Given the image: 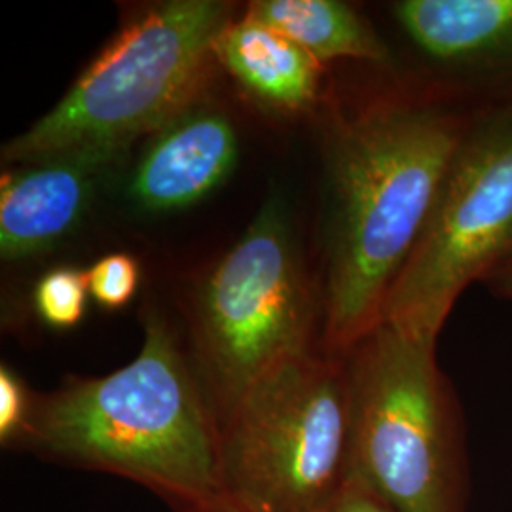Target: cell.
<instances>
[{
  "mask_svg": "<svg viewBox=\"0 0 512 512\" xmlns=\"http://www.w3.org/2000/svg\"><path fill=\"white\" fill-rule=\"evenodd\" d=\"M395 14L408 37L439 61L512 63V0H404Z\"/></svg>",
  "mask_w": 512,
  "mask_h": 512,
  "instance_id": "obj_10",
  "label": "cell"
},
{
  "mask_svg": "<svg viewBox=\"0 0 512 512\" xmlns=\"http://www.w3.org/2000/svg\"><path fill=\"white\" fill-rule=\"evenodd\" d=\"M188 512H253L245 507H241L236 501L224 497L217 503H211V505H205V507H196V509H186Z\"/></svg>",
  "mask_w": 512,
  "mask_h": 512,
  "instance_id": "obj_18",
  "label": "cell"
},
{
  "mask_svg": "<svg viewBox=\"0 0 512 512\" xmlns=\"http://www.w3.org/2000/svg\"><path fill=\"white\" fill-rule=\"evenodd\" d=\"M344 359L353 471L399 512H467L465 429L437 344L380 323Z\"/></svg>",
  "mask_w": 512,
  "mask_h": 512,
  "instance_id": "obj_4",
  "label": "cell"
},
{
  "mask_svg": "<svg viewBox=\"0 0 512 512\" xmlns=\"http://www.w3.org/2000/svg\"><path fill=\"white\" fill-rule=\"evenodd\" d=\"M486 283L492 287L495 294L512 300V260L497 268L494 274L486 279Z\"/></svg>",
  "mask_w": 512,
  "mask_h": 512,
  "instance_id": "obj_17",
  "label": "cell"
},
{
  "mask_svg": "<svg viewBox=\"0 0 512 512\" xmlns=\"http://www.w3.org/2000/svg\"><path fill=\"white\" fill-rule=\"evenodd\" d=\"M33 401L27 395L25 385L18 376L2 366L0 368V440L2 444H12L25 437L31 420Z\"/></svg>",
  "mask_w": 512,
  "mask_h": 512,
  "instance_id": "obj_15",
  "label": "cell"
},
{
  "mask_svg": "<svg viewBox=\"0 0 512 512\" xmlns=\"http://www.w3.org/2000/svg\"><path fill=\"white\" fill-rule=\"evenodd\" d=\"M512 260V107L469 126L382 323L435 342L461 293Z\"/></svg>",
  "mask_w": 512,
  "mask_h": 512,
  "instance_id": "obj_6",
  "label": "cell"
},
{
  "mask_svg": "<svg viewBox=\"0 0 512 512\" xmlns=\"http://www.w3.org/2000/svg\"><path fill=\"white\" fill-rule=\"evenodd\" d=\"M321 512H399L384 495L378 494L365 478L351 471L344 486Z\"/></svg>",
  "mask_w": 512,
  "mask_h": 512,
  "instance_id": "obj_16",
  "label": "cell"
},
{
  "mask_svg": "<svg viewBox=\"0 0 512 512\" xmlns=\"http://www.w3.org/2000/svg\"><path fill=\"white\" fill-rule=\"evenodd\" d=\"M217 423L224 492L249 511L321 512L353 471L344 355H294Z\"/></svg>",
  "mask_w": 512,
  "mask_h": 512,
  "instance_id": "obj_5",
  "label": "cell"
},
{
  "mask_svg": "<svg viewBox=\"0 0 512 512\" xmlns=\"http://www.w3.org/2000/svg\"><path fill=\"white\" fill-rule=\"evenodd\" d=\"M217 0L162 2L126 25L69 93L2 150L10 164L63 154L116 160L147 133H158L200 90L215 40L230 23Z\"/></svg>",
  "mask_w": 512,
  "mask_h": 512,
  "instance_id": "obj_3",
  "label": "cell"
},
{
  "mask_svg": "<svg viewBox=\"0 0 512 512\" xmlns=\"http://www.w3.org/2000/svg\"><path fill=\"white\" fill-rule=\"evenodd\" d=\"M114 160L63 154L4 173L0 183V251L8 260L37 255L65 238L92 202Z\"/></svg>",
  "mask_w": 512,
  "mask_h": 512,
  "instance_id": "obj_9",
  "label": "cell"
},
{
  "mask_svg": "<svg viewBox=\"0 0 512 512\" xmlns=\"http://www.w3.org/2000/svg\"><path fill=\"white\" fill-rule=\"evenodd\" d=\"M313 302L283 205L270 198L203 285L196 349L219 421L275 366L313 349Z\"/></svg>",
  "mask_w": 512,
  "mask_h": 512,
  "instance_id": "obj_7",
  "label": "cell"
},
{
  "mask_svg": "<svg viewBox=\"0 0 512 512\" xmlns=\"http://www.w3.org/2000/svg\"><path fill=\"white\" fill-rule=\"evenodd\" d=\"M215 57L247 92L274 109H306L317 99L319 61L255 19L230 21L215 40Z\"/></svg>",
  "mask_w": 512,
  "mask_h": 512,
  "instance_id": "obj_11",
  "label": "cell"
},
{
  "mask_svg": "<svg viewBox=\"0 0 512 512\" xmlns=\"http://www.w3.org/2000/svg\"><path fill=\"white\" fill-rule=\"evenodd\" d=\"M238 160V135L219 110L188 109L160 129L139 164L129 196L147 211H175L200 202Z\"/></svg>",
  "mask_w": 512,
  "mask_h": 512,
  "instance_id": "obj_8",
  "label": "cell"
},
{
  "mask_svg": "<svg viewBox=\"0 0 512 512\" xmlns=\"http://www.w3.org/2000/svg\"><path fill=\"white\" fill-rule=\"evenodd\" d=\"M88 277L76 268H55L40 277L35 287V306L38 315L55 329L76 327L88 300Z\"/></svg>",
  "mask_w": 512,
  "mask_h": 512,
  "instance_id": "obj_13",
  "label": "cell"
},
{
  "mask_svg": "<svg viewBox=\"0 0 512 512\" xmlns=\"http://www.w3.org/2000/svg\"><path fill=\"white\" fill-rule=\"evenodd\" d=\"M247 18L291 38L319 63L330 59L385 61L382 38L357 10L336 0H258Z\"/></svg>",
  "mask_w": 512,
  "mask_h": 512,
  "instance_id": "obj_12",
  "label": "cell"
},
{
  "mask_svg": "<svg viewBox=\"0 0 512 512\" xmlns=\"http://www.w3.org/2000/svg\"><path fill=\"white\" fill-rule=\"evenodd\" d=\"M23 439L71 465L141 482L186 509L226 497L217 416L158 317H148L129 365L33 401Z\"/></svg>",
  "mask_w": 512,
  "mask_h": 512,
  "instance_id": "obj_2",
  "label": "cell"
},
{
  "mask_svg": "<svg viewBox=\"0 0 512 512\" xmlns=\"http://www.w3.org/2000/svg\"><path fill=\"white\" fill-rule=\"evenodd\" d=\"M90 294L107 310L124 308L139 287V264L133 256L114 253L97 260L86 272Z\"/></svg>",
  "mask_w": 512,
  "mask_h": 512,
  "instance_id": "obj_14",
  "label": "cell"
},
{
  "mask_svg": "<svg viewBox=\"0 0 512 512\" xmlns=\"http://www.w3.org/2000/svg\"><path fill=\"white\" fill-rule=\"evenodd\" d=\"M467 128L450 110L406 99L330 126L325 351L346 355L382 323Z\"/></svg>",
  "mask_w": 512,
  "mask_h": 512,
  "instance_id": "obj_1",
  "label": "cell"
}]
</instances>
